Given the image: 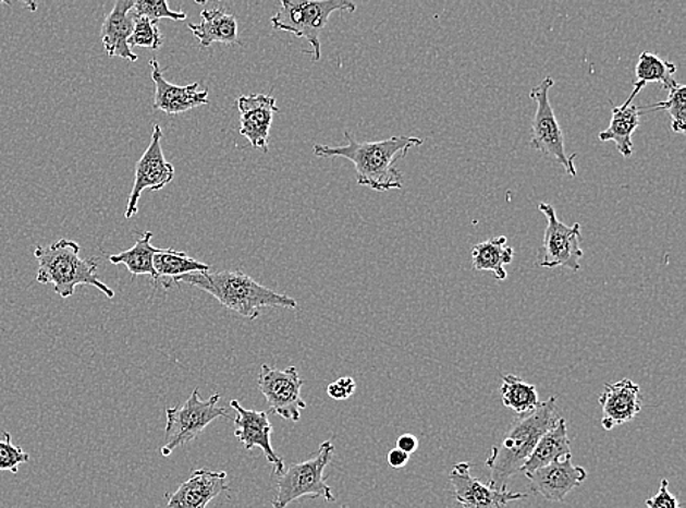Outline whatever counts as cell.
<instances>
[{"label": "cell", "mask_w": 686, "mask_h": 508, "mask_svg": "<svg viewBox=\"0 0 686 508\" xmlns=\"http://www.w3.org/2000/svg\"><path fill=\"white\" fill-rule=\"evenodd\" d=\"M344 138L347 144L336 145V147L315 145V156L322 159L343 157L351 160L355 165L357 183L378 192L402 190L403 173L395 168V165L404 159L412 148L424 144V140L406 135L359 143L348 132H344Z\"/></svg>", "instance_id": "cell-1"}, {"label": "cell", "mask_w": 686, "mask_h": 508, "mask_svg": "<svg viewBox=\"0 0 686 508\" xmlns=\"http://www.w3.org/2000/svg\"><path fill=\"white\" fill-rule=\"evenodd\" d=\"M558 421H560V413H558L556 397L553 396L547 401H540L535 411L515 418L500 446L492 447L485 462L490 471L488 484L490 488L509 489L511 477L522 473L537 442Z\"/></svg>", "instance_id": "cell-2"}, {"label": "cell", "mask_w": 686, "mask_h": 508, "mask_svg": "<svg viewBox=\"0 0 686 508\" xmlns=\"http://www.w3.org/2000/svg\"><path fill=\"white\" fill-rule=\"evenodd\" d=\"M185 283L210 293L225 309L250 322L261 309H297L296 299L266 288L243 271H207L181 277Z\"/></svg>", "instance_id": "cell-3"}, {"label": "cell", "mask_w": 686, "mask_h": 508, "mask_svg": "<svg viewBox=\"0 0 686 508\" xmlns=\"http://www.w3.org/2000/svg\"><path fill=\"white\" fill-rule=\"evenodd\" d=\"M79 243L70 239H59L47 246H37L34 257L37 258V281L41 285H53L59 297L66 299L75 293L78 286H94L109 299L114 298L110 289L97 275L98 263L94 258H81Z\"/></svg>", "instance_id": "cell-4"}, {"label": "cell", "mask_w": 686, "mask_h": 508, "mask_svg": "<svg viewBox=\"0 0 686 508\" xmlns=\"http://www.w3.org/2000/svg\"><path fill=\"white\" fill-rule=\"evenodd\" d=\"M356 8L352 0H283L271 24L277 32L305 38L313 46L314 61L318 62L322 57L321 34L330 16L340 11L355 12Z\"/></svg>", "instance_id": "cell-5"}, {"label": "cell", "mask_w": 686, "mask_h": 508, "mask_svg": "<svg viewBox=\"0 0 686 508\" xmlns=\"http://www.w3.org/2000/svg\"><path fill=\"white\" fill-rule=\"evenodd\" d=\"M335 447L331 442L322 443L313 459L292 464L285 469L277 482L275 498L271 508H287L289 504L299 498H323L334 503L335 495L327 484L326 469L334 457Z\"/></svg>", "instance_id": "cell-6"}, {"label": "cell", "mask_w": 686, "mask_h": 508, "mask_svg": "<svg viewBox=\"0 0 686 508\" xmlns=\"http://www.w3.org/2000/svg\"><path fill=\"white\" fill-rule=\"evenodd\" d=\"M220 399V395H212L210 399L203 400L198 388H195L185 404L169 408L166 411L168 425L161 456L169 457L177 447L194 442L212 422L229 418L224 408H217Z\"/></svg>", "instance_id": "cell-7"}, {"label": "cell", "mask_w": 686, "mask_h": 508, "mask_svg": "<svg viewBox=\"0 0 686 508\" xmlns=\"http://www.w3.org/2000/svg\"><path fill=\"white\" fill-rule=\"evenodd\" d=\"M553 84L555 81L552 76H547L530 92V97L537 105L535 119H532L530 145L536 152L543 153L544 156L551 157L561 165L569 178H575L577 168L574 160L577 159V155L569 156L566 153L564 132L561 130L551 98H549Z\"/></svg>", "instance_id": "cell-8"}, {"label": "cell", "mask_w": 686, "mask_h": 508, "mask_svg": "<svg viewBox=\"0 0 686 508\" xmlns=\"http://www.w3.org/2000/svg\"><path fill=\"white\" fill-rule=\"evenodd\" d=\"M539 211L547 217L542 246L539 250V266L543 268H568L578 271L581 268L584 252L581 247V226H566L558 219L552 204H539Z\"/></svg>", "instance_id": "cell-9"}, {"label": "cell", "mask_w": 686, "mask_h": 508, "mask_svg": "<svg viewBox=\"0 0 686 508\" xmlns=\"http://www.w3.org/2000/svg\"><path fill=\"white\" fill-rule=\"evenodd\" d=\"M305 386L296 366L280 371L267 364L261 366L258 388L266 397L271 412L290 422H299L306 401L302 399V387Z\"/></svg>", "instance_id": "cell-10"}, {"label": "cell", "mask_w": 686, "mask_h": 508, "mask_svg": "<svg viewBox=\"0 0 686 508\" xmlns=\"http://www.w3.org/2000/svg\"><path fill=\"white\" fill-rule=\"evenodd\" d=\"M161 140H163V130L160 125H155L150 145L135 166V181L130 199H127L126 219H132L138 213V203L145 190L160 191L173 181L174 168L166 160Z\"/></svg>", "instance_id": "cell-11"}, {"label": "cell", "mask_w": 686, "mask_h": 508, "mask_svg": "<svg viewBox=\"0 0 686 508\" xmlns=\"http://www.w3.org/2000/svg\"><path fill=\"white\" fill-rule=\"evenodd\" d=\"M455 501L463 508H505L510 503L526 499L527 494L490 488L471 475L470 463L455 464L450 473Z\"/></svg>", "instance_id": "cell-12"}, {"label": "cell", "mask_w": 686, "mask_h": 508, "mask_svg": "<svg viewBox=\"0 0 686 508\" xmlns=\"http://www.w3.org/2000/svg\"><path fill=\"white\" fill-rule=\"evenodd\" d=\"M230 408L236 412L234 420V437L245 446L246 450L261 448L268 463L274 468L277 476L285 471L284 460L274 451L271 444L272 425L267 412L245 409L237 400L230 401Z\"/></svg>", "instance_id": "cell-13"}, {"label": "cell", "mask_w": 686, "mask_h": 508, "mask_svg": "<svg viewBox=\"0 0 686 508\" xmlns=\"http://www.w3.org/2000/svg\"><path fill=\"white\" fill-rule=\"evenodd\" d=\"M571 457L537 469L535 472L524 473L530 481L535 494L542 495L548 501L564 503L566 495L586 482L588 476L586 469L574 464Z\"/></svg>", "instance_id": "cell-14"}, {"label": "cell", "mask_w": 686, "mask_h": 508, "mask_svg": "<svg viewBox=\"0 0 686 508\" xmlns=\"http://www.w3.org/2000/svg\"><path fill=\"white\" fill-rule=\"evenodd\" d=\"M241 113V126L238 132L249 141L254 148H262L268 152V140L274 114L279 113L275 98L271 94H249L241 96L236 101Z\"/></svg>", "instance_id": "cell-15"}, {"label": "cell", "mask_w": 686, "mask_h": 508, "mask_svg": "<svg viewBox=\"0 0 686 508\" xmlns=\"http://www.w3.org/2000/svg\"><path fill=\"white\" fill-rule=\"evenodd\" d=\"M599 403L603 411L602 426L612 431L615 426L628 424L641 412V388L629 378L604 384Z\"/></svg>", "instance_id": "cell-16"}, {"label": "cell", "mask_w": 686, "mask_h": 508, "mask_svg": "<svg viewBox=\"0 0 686 508\" xmlns=\"http://www.w3.org/2000/svg\"><path fill=\"white\" fill-rule=\"evenodd\" d=\"M151 78L155 83V109L168 114H182L192 109L201 108L210 104L208 89L199 92V83L189 85H174L164 78L159 62L151 59Z\"/></svg>", "instance_id": "cell-17"}, {"label": "cell", "mask_w": 686, "mask_h": 508, "mask_svg": "<svg viewBox=\"0 0 686 508\" xmlns=\"http://www.w3.org/2000/svg\"><path fill=\"white\" fill-rule=\"evenodd\" d=\"M229 489L228 473L198 469L166 498H169L168 508H206L208 503Z\"/></svg>", "instance_id": "cell-18"}, {"label": "cell", "mask_w": 686, "mask_h": 508, "mask_svg": "<svg viewBox=\"0 0 686 508\" xmlns=\"http://www.w3.org/2000/svg\"><path fill=\"white\" fill-rule=\"evenodd\" d=\"M134 3V0H118L113 10L106 16L101 27V41L110 58H121L127 62L138 61V55L132 52L127 45L135 23V16L132 14Z\"/></svg>", "instance_id": "cell-19"}, {"label": "cell", "mask_w": 686, "mask_h": 508, "mask_svg": "<svg viewBox=\"0 0 686 508\" xmlns=\"http://www.w3.org/2000/svg\"><path fill=\"white\" fill-rule=\"evenodd\" d=\"M612 105V119L608 130L600 132L599 140L602 143L616 144L617 152L622 157L629 159L633 156V135L641 123L640 106L633 105V100H626L622 106Z\"/></svg>", "instance_id": "cell-20"}, {"label": "cell", "mask_w": 686, "mask_h": 508, "mask_svg": "<svg viewBox=\"0 0 686 508\" xmlns=\"http://www.w3.org/2000/svg\"><path fill=\"white\" fill-rule=\"evenodd\" d=\"M201 24H187V28L198 38L199 46L203 49L215 45V43H223V45H236L238 25L236 16L230 14L223 8H212V10H203Z\"/></svg>", "instance_id": "cell-21"}, {"label": "cell", "mask_w": 686, "mask_h": 508, "mask_svg": "<svg viewBox=\"0 0 686 508\" xmlns=\"http://www.w3.org/2000/svg\"><path fill=\"white\" fill-rule=\"evenodd\" d=\"M571 456L573 452H571L568 428H566L564 418H560V421L537 442L535 450L522 469V473L535 472L537 469L548 467V464Z\"/></svg>", "instance_id": "cell-22"}, {"label": "cell", "mask_w": 686, "mask_h": 508, "mask_svg": "<svg viewBox=\"0 0 686 508\" xmlns=\"http://www.w3.org/2000/svg\"><path fill=\"white\" fill-rule=\"evenodd\" d=\"M152 263H155L157 276L156 283L163 285L166 290L172 288L174 283H179L183 276L211 271V267L208 264L189 257L185 252L170 250V247H160Z\"/></svg>", "instance_id": "cell-23"}, {"label": "cell", "mask_w": 686, "mask_h": 508, "mask_svg": "<svg viewBox=\"0 0 686 508\" xmlns=\"http://www.w3.org/2000/svg\"><path fill=\"white\" fill-rule=\"evenodd\" d=\"M514 262L513 246H509V238L497 237L477 243L471 251V266L476 271H490L500 281L506 280L505 267Z\"/></svg>", "instance_id": "cell-24"}, {"label": "cell", "mask_w": 686, "mask_h": 508, "mask_svg": "<svg viewBox=\"0 0 686 508\" xmlns=\"http://www.w3.org/2000/svg\"><path fill=\"white\" fill-rule=\"evenodd\" d=\"M675 63L663 61L658 55L645 52L641 53L638 59L637 66H635V80L634 89L630 93V100L637 97V94L650 83H660L667 92L675 88L677 83L673 76L676 74Z\"/></svg>", "instance_id": "cell-25"}, {"label": "cell", "mask_w": 686, "mask_h": 508, "mask_svg": "<svg viewBox=\"0 0 686 508\" xmlns=\"http://www.w3.org/2000/svg\"><path fill=\"white\" fill-rule=\"evenodd\" d=\"M152 233H140L138 241L130 250L121 252V254L108 255L110 263L114 266L123 264L134 276H151L156 281L155 271V255L160 251V247L152 245Z\"/></svg>", "instance_id": "cell-26"}, {"label": "cell", "mask_w": 686, "mask_h": 508, "mask_svg": "<svg viewBox=\"0 0 686 508\" xmlns=\"http://www.w3.org/2000/svg\"><path fill=\"white\" fill-rule=\"evenodd\" d=\"M501 397L502 403L517 413L518 416L535 411L540 403L536 386L524 382L514 374H506L502 377Z\"/></svg>", "instance_id": "cell-27"}, {"label": "cell", "mask_w": 686, "mask_h": 508, "mask_svg": "<svg viewBox=\"0 0 686 508\" xmlns=\"http://www.w3.org/2000/svg\"><path fill=\"white\" fill-rule=\"evenodd\" d=\"M667 100L651 106H640L641 114L653 110H666L672 121V131L675 134H684L686 126V87L677 84L667 92Z\"/></svg>", "instance_id": "cell-28"}, {"label": "cell", "mask_w": 686, "mask_h": 508, "mask_svg": "<svg viewBox=\"0 0 686 508\" xmlns=\"http://www.w3.org/2000/svg\"><path fill=\"white\" fill-rule=\"evenodd\" d=\"M127 45H130L131 49L132 47L160 49L161 45H163V36H161L159 23L144 19V16H135L134 29H132Z\"/></svg>", "instance_id": "cell-29"}, {"label": "cell", "mask_w": 686, "mask_h": 508, "mask_svg": "<svg viewBox=\"0 0 686 508\" xmlns=\"http://www.w3.org/2000/svg\"><path fill=\"white\" fill-rule=\"evenodd\" d=\"M132 14L144 16V19L155 21V23H159L161 19L172 21L186 20V12L170 10L166 0H136L134 8H132Z\"/></svg>", "instance_id": "cell-30"}, {"label": "cell", "mask_w": 686, "mask_h": 508, "mask_svg": "<svg viewBox=\"0 0 686 508\" xmlns=\"http://www.w3.org/2000/svg\"><path fill=\"white\" fill-rule=\"evenodd\" d=\"M28 460V452L14 446L12 435L3 431V439H0V472L19 473L21 464L27 463Z\"/></svg>", "instance_id": "cell-31"}, {"label": "cell", "mask_w": 686, "mask_h": 508, "mask_svg": "<svg viewBox=\"0 0 686 508\" xmlns=\"http://www.w3.org/2000/svg\"><path fill=\"white\" fill-rule=\"evenodd\" d=\"M647 508H681L679 501L675 495L669 491V481H660V488L654 497L647 499Z\"/></svg>", "instance_id": "cell-32"}, {"label": "cell", "mask_w": 686, "mask_h": 508, "mask_svg": "<svg viewBox=\"0 0 686 508\" xmlns=\"http://www.w3.org/2000/svg\"><path fill=\"white\" fill-rule=\"evenodd\" d=\"M356 382L352 377H341L327 388L328 396L334 400H347L355 395Z\"/></svg>", "instance_id": "cell-33"}, {"label": "cell", "mask_w": 686, "mask_h": 508, "mask_svg": "<svg viewBox=\"0 0 686 508\" xmlns=\"http://www.w3.org/2000/svg\"><path fill=\"white\" fill-rule=\"evenodd\" d=\"M387 459L388 464H390L392 469H403L408 463V460H411V456H408L407 452L399 450V448H394V450L388 452Z\"/></svg>", "instance_id": "cell-34"}, {"label": "cell", "mask_w": 686, "mask_h": 508, "mask_svg": "<svg viewBox=\"0 0 686 508\" xmlns=\"http://www.w3.org/2000/svg\"><path fill=\"white\" fill-rule=\"evenodd\" d=\"M397 448L411 456L419 448V439L415 435L404 434L397 439Z\"/></svg>", "instance_id": "cell-35"}, {"label": "cell", "mask_w": 686, "mask_h": 508, "mask_svg": "<svg viewBox=\"0 0 686 508\" xmlns=\"http://www.w3.org/2000/svg\"><path fill=\"white\" fill-rule=\"evenodd\" d=\"M341 508H347V506H343V507H341Z\"/></svg>", "instance_id": "cell-36"}]
</instances>
